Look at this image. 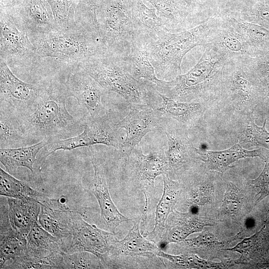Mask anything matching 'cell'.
<instances>
[{
    "instance_id": "33",
    "label": "cell",
    "mask_w": 269,
    "mask_h": 269,
    "mask_svg": "<svg viewBox=\"0 0 269 269\" xmlns=\"http://www.w3.org/2000/svg\"><path fill=\"white\" fill-rule=\"evenodd\" d=\"M162 175L164 184L163 194L156 207L154 227L149 234H153L160 228L164 227L168 216L174 210L181 192L178 182L171 179L167 172Z\"/></svg>"
},
{
    "instance_id": "38",
    "label": "cell",
    "mask_w": 269,
    "mask_h": 269,
    "mask_svg": "<svg viewBox=\"0 0 269 269\" xmlns=\"http://www.w3.org/2000/svg\"><path fill=\"white\" fill-rule=\"evenodd\" d=\"M98 0H80L75 12V21L79 27L100 37L96 16Z\"/></svg>"
},
{
    "instance_id": "40",
    "label": "cell",
    "mask_w": 269,
    "mask_h": 269,
    "mask_svg": "<svg viewBox=\"0 0 269 269\" xmlns=\"http://www.w3.org/2000/svg\"><path fill=\"white\" fill-rule=\"evenodd\" d=\"M242 190L232 182L227 184L220 213L222 216L236 217L242 214L245 203Z\"/></svg>"
},
{
    "instance_id": "48",
    "label": "cell",
    "mask_w": 269,
    "mask_h": 269,
    "mask_svg": "<svg viewBox=\"0 0 269 269\" xmlns=\"http://www.w3.org/2000/svg\"><path fill=\"white\" fill-rule=\"evenodd\" d=\"M16 0H0V6H6L11 4Z\"/></svg>"
},
{
    "instance_id": "1",
    "label": "cell",
    "mask_w": 269,
    "mask_h": 269,
    "mask_svg": "<svg viewBox=\"0 0 269 269\" xmlns=\"http://www.w3.org/2000/svg\"><path fill=\"white\" fill-rule=\"evenodd\" d=\"M37 106L31 114L20 118L22 131L30 142L67 138L78 132L79 124L68 112L69 97L65 82L54 78L40 83Z\"/></svg>"
},
{
    "instance_id": "7",
    "label": "cell",
    "mask_w": 269,
    "mask_h": 269,
    "mask_svg": "<svg viewBox=\"0 0 269 269\" xmlns=\"http://www.w3.org/2000/svg\"><path fill=\"white\" fill-rule=\"evenodd\" d=\"M96 16L100 38L112 53L124 57L136 37L131 0H98Z\"/></svg>"
},
{
    "instance_id": "5",
    "label": "cell",
    "mask_w": 269,
    "mask_h": 269,
    "mask_svg": "<svg viewBox=\"0 0 269 269\" xmlns=\"http://www.w3.org/2000/svg\"><path fill=\"white\" fill-rule=\"evenodd\" d=\"M29 38L40 58H56L70 64L109 52L99 37L83 28L53 30Z\"/></svg>"
},
{
    "instance_id": "29",
    "label": "cell",
    "mask_w": 269,
    "mask_h": 269,
    "mask_svg": "<svg viewBox=\"0 0 269 269\" xmlns=\"http://www.w3.org/2000/svg\"><path fill=\"white\" fill-rule=\"evenodd\" d=\"M0 268L22 255L26 249V237L15 231L9 222L8 211L0 208Z\"/></svg>"
},
{
    "instance_id": "10",
    "label": "cell",
    "mask_w": 269,
    "mask_h": 269,
    "mask_svg": "<svg viewBox=\"0 0 269 269\" xmlns=\"http://www.w3.org/2000/svg\"><path fill=\"white\" fill-rule=\"evenodd\" d=\"M72 236L66 253L90 252L105 264L110 254L117 251L118 239L110 233L84 221L77 212H72Z\"/></svg>"
},
{
    "instance_id": "19",
    "label": "cell",
    "mask_w": 269,
    "mask_h": 269,
    "mask_svg": "<svg viewBox=\"0 0 269 269\" xmlns=\"http://www.w3.org/2000/svg\"><path fill=\"white\" fill-rule=\"evenodd\" d=\"M157 93L161 103L156 109L163 117L173 120L187 129L198 127L201 123L206 103L179 102Z\"/></svg>"
},
{
    "instance_id": "9",
    "label": "cell",
    "mask_w": 269,
    "mask_h": 269,
    "mask_svg": "<svg viewBox=\"0 0 269 269\" xmlns=\"http://www.w3.org/2000/svg\"><path fill=\"white\" fill-rule=\"evenodd\" d=\"M0 56L8 65L28 67L38 63L40 57L27 33L20 29L9 10L0 6Z\"/></svg>"
},
{
    "instance_id": "28",
    "label": "cell",
    "mask_w": 269,
    "mask_h": 269,
    "mask_svg": "<svg viewBox=\"0 0 269 269\" xmlns=\"http://www.w3.org/2000/svg\"><path fill=\"white\" fill-rule=\"evenodd\" d=\"M172 213L174 220L169 224L166 235L161 241L160 246L171 243H182L190 234L202 231L205 226L213 225L210 220L191 212L183 213L174 209Z\"/></svg>"
},
{
    "instance_id": "12",
    "label": "cell",
    "mask_w": 269,
    "mask_h": 269,
    "mask_svg": "<svg viewBox=\"0 0 269 269\" xmlns=\"http://www.w3.org/2000/svg\"><path fill=\"white\" fill-rule=\"evenodd\" d=\"M0 101H5L16 111L19 118L32 113L37 106L40 86L18 78L8 64L0 58Z\"/></svg>"
},
{
    "instance_id": "39",
    "label": "cell",
    "mask_w": 269,
    "mask_h": 269,
    "mask_svg": "<svg viewBox=\"0 0 269 269\" xmlns=\"http://www.w3.org/2000/svg\"><path fill=\"white\" fill-rule=\"evenodd\" d=\"M266 228L264 224L261 229L249 238L244 239L240 243L232 248L226 250L236 252L241 256L234 261L236 264H247L253 260L256 255L261 252L263 241V233Z\"/></svg>"
},
{
    "instance_id": "8",
    "label": "cell",
    "mask_w": 269,
    "mask_h": 269,
    "mask_svg": "<svg viewBox=\"0 0 269 269\" xmlns=\"http://www.w3.org/2000/svg\"><path fill=\"white\" fill-rule=\"evenodd\" d=\"M83 131L76 136L50 141L44 153V158L59 150H71L79 147L103 144L120 149L123 140L117 124L110 113L97 117H89L82 124Z\"/></svg>"
},
{
    "instance_id": "42",
    "label": "cell",
    "mask_w": 269,
    "mask_h": 269,
    "mask_svg": "<svg viewBox=\"0 0 269 269\" xmlns=\"http://www.w3.org/2000/svg\"><path fill=\"white\" fill-rule=\"evenodd\" d=\"M65 269L101 268L102 262L94 254L86 251L63 254Z\"/></svg>"
},
{
    "instance_id": "3",
    "label": "cell",
    "mask_w": 269,
    "mask_h": 269,
    "mask_svg": "<svg viewBox=\"0 0 269 269\" xmlns=\"http://www.w3.org/2000/svg\"><path fill=\"white\" fill-rule=\"evenodd\" d=\"M188 72L156 88L159 93L183 102L216 101L223 69L228 58L211 46Z\"/></svg>"
},
{
    "instance_id": "31",
    "label": "cell",
    "mask_w": 269,
    "mask_h": 269,
    "mask_svg": "<svg viewBox=\"0 0 269 269\" xmlns=\"http://www.w3.org/2000/svg\"><path fill=\"white\" fill-rule=\"evenodd\" d=\"M0 195L13 198L33 200L45 206L51 205L55 200L32 189L1 168H0Z\"/></svg>"
},
{
    "instance_id": "13",
    "label": "cell",
    "mask_w": 269,
    "mask_h": 269,
    "mask_svg": "<svg viewBox=\"0 0 269 269\" xmlns=\"http://www.w3.org/2000/svg\"><path fill=\"white\" fill-rule=\"evenodd\" d=\"M71 64V70L65 81L69 97L75 98L82 107L87 110L91 117L107 113L101 101L102 96L107 92L76 64Z\"/></svg>"
},
{
    "instance_id": "22",
    "label": "cell",
    "mask_w": 269,
    "mask_h": 269,
    "mask_svg": "<svg viewBox=\"0 0 269 269\" xmlns=\"http://www.w3.org/2000/svg\"><path fill=\"white\" fill-rule=\"evenodd\" d=\"M147 44V41L143 37L137 35L128 54L122 58L133 77L138 80L145 79L153 83L156 89L162 85L164 80L158 79L156 75L149 59Z\"/></svg>"
},
{
    "instance_id": "17",
    "label": "cell",
    "mask_w": 269,
    "mask_h": 269,
    "mask_svg": "<svg viewBox=\"0 0 269 269\" xmlns=\"http://www.w3.org/2000/svg\"><path fill=\"white\" fill-rule=\"evenodd\" d=\"M161 130L167 138L165 154L169 170L183 167L197 155L188 136L187 129L173 120L164 118Z\"/></svg>"
},
{
    "instance_id": "34",
    "label": "cell",
    "mask_w": 269,
    "mask_h": 269,
    "mask_svg": "<svg viewBox=\"0 0 269 269\" xmlns=\"http://www.w3.org/2000/svg\"><path fill=\"white\" fill-rule=\"evenodd\" d=\"M248 43L254 52L269 45V30L259 24L239 18L223 16Z\"/></svg>"
},
{
    "instance_id": "24",
    "label": "cell",
    "mask_w": 269,
    "mask_h": 269,
    "mask_svg": "<svg viewBox=\"0 0 269 269\" xmlns=\"http://www.w3.org/2000/svg\"><path fill=\"white\" fill-rule=\"evenodd\" d=\"M27 245L22 256L30 259H48L64 253L60 240L44 230L37 222L26 237Z\"/></svg>"
},
{
    "instance_id": "11",
    "label": "cell",
    "mask_w": 269,
    "mask_h": 269,
    "mask_svg": "<svg viewBox=\"0 0 269 269\" xmlns=\"http://www.w3.org/2000/svg\"><path fill=\"white\" fill-rule=\"evenodd\" d=\"M2 6L8 9L18 28L29 37L57 30L47 0H16Z\"/></svg>"
},
{
    "instance_id": "43",
    "label": "cell",
    "mask_w": 269,
    "mask_h": 269,
    "mask_svg": "<svg viewBox=\"0 0 269 269\" xmlns=\"http://www.w3.org/2000/svg\"><path fill=\"white\" fill-rule=\"evenodd\" d=\"M182 242L185 243L186 246L193 248H216L223 246L224 244H226V242L219 241L213 233L206 231L202 232L195 238L185 239Z\"/></svg>"
},
{
    "instance_id": "6",
    "label": "cell",
    "mask_w": 269,
    "mask_h": 269,
    "mask_svg": "<svg viewBox=\"0 0 269 269\" xmlns=\"http://www.w3.org/2000/svg\"><path fill=\"white\" fill-rule=\"evenodd\" d=\"M261 79L244 57L228 59L225 64L216 101L241 115H251L263 94Z\"/></svg>"
},
{
    "instance_id": "18",
    "label": "cell",
    "mask_w": 269,
    "mask_h": 269,
    "mask_svg": "<svg viewBox=\"0 0 269 269\" xmlns=\"http://www.w3.org/2000/svg\"><path fill=\"white\" fill-rule=\"evenodd\" d=\"M89 147L94 169L93 192L99 205L103 223L109 230L114 233L121 223L132 220L123 215L113 202L104 169L98 161L93 147L92 146Z\"/></svg>"
},
{
    "instance_id": "21",
    "label": "cell",
    "mask_w": 269,
    "mask_h": 269,
    "mask_svg": "<svg viewBox=\"0 0 269 269\" xmlns=\"http://www.w3.org/2000/svg\"><path fill=\"white\" fill-rule=\"evenodd\" d=\"M195 150L198 155L204 157L202 160L209 169L221 173L239 159L259 157L265 161L269 155V151L264 147L250 150L243 148L239 142L229 148L220 151L203 150L196 148Z\"/></svg>"
},
{
    "instance_id": "49",
    "label": "cell",
    "mask_w": 269,
    "mask_h": 269,
    "mask_svg": "<svg viewBox=\"0 0 269 269\" xmlns=\"http://www.w3.org/2000/svg\"><path fill=\"white\" fill-rule=\"evenodd\" d=\"M191 7L193 8L194 4L196 3V0H184Z\"/></svg>"
},
{
    "instance_id": "41",
    "label": "cell",
    "mask_w": 269,
    "mask_h": 269,
    "mask_svg": "<svg viewBox=\"0 0 269 269\" xmlns=\"http://www.w3.org/2000/svg\"><path fill=\"white\" fill-rule=\"evenodd\" d=\"M63 254L43 259H30L20 256L2 269H65Z\"/></svg>"
},
{
    "instance_id": "44",
    "label": "cell",
    "mask_w": 269,
    "mask_h": 269,
    "mask_svg": "<svg viewBox=\"0 0 269 269\" xmlns=\"http://www.w3.org/2000/svg\"><path fill=\"white\" fill-rule=\"evenodd\" d=\"M265 161V165L262 173L257 178L249 182L250 186L260 189L256 196V204L269 195V155Z\"/></svg>"
},
{
    "instance_id": "47",
    "label": "cell",
    "mask_w": 269,
    "mask_h": 269,
    "mask_svg": "<svg viewBox=\"0 0 269 269\" xmlns=\"http://www.w3.org/2000/svg\"><path fill=\"white\" fill-rule=\"evenodd\" d=\"M145 205H144V211L142 213V215L141 217L142 221L143 223H144V221L146 220V213H147V197L145 194Z\"/></svg>"
},
{
    "instance_id": "35",
    "label": "cell",
    "mask_w": 269,
    "mask_h": 269,
    "mask_svg": "<svg viewBox=\"0 0 269 269\" xmlns=\"http://www.w3.org/2000/svg\"><path fill=\"white\" fill-rule=\"evenodd\" d=\"M52 10L57 30L67 32L82 28L75 21V12L80 0H47Z\"/></svg>"
},
{
    "instance_id": "27",
    "label": "cell",
    "mask_w": 269,
    "mask_h": 269,
    "mask_svg": "<svg viewBox=\"0 0 269 269\" xmlns=\"http://www.w3.org/2000/svg\"><path fill=\"white\" fill-rule=\"evenodd\" d=\"M131 12L136 35L143 37L148 43L167 31L155 9L148 7L142 0H131Z\"/></svg>"
},
{
    "instance_id": "23",
    "label": "cell",
    "mask_w": 269,
    "mask_h": 269,
    "mask_svg": "<svg viewBox=\"0 0 269 269\" xmlns=\"http://www.w3.org/2000/svg\"><path fill=\"white\" fill-rule=\"evenodd\" d=\"M72 211L67 207L50 208L41 205L38 222L50 234L62 243L65 251L72 236Z\"/></svg>"
},
{
    "instance_id": "14",
    "label": "cell",
    "mask_w": 269,
    "mask_h": 269,
    "mask_svg": "<svg viewBox=\"0 0 269 269\" xmlns=\"http://www.w3.org/2000/svg\"><path fill=\"white\" fill-rule=\"evenodd\" d=\"M163 121L162 115L154 107L143 109L130 108L127 116L117 124L126 133L120 149L122 155L127 158L146 134L161 129Z\"/></svg>"
},
{
    "instance_id": "32",
    "label": "cell",
    "mask_w": 269,
    "mask_h": 269,
    "mask_svg": "<svg viewBox=\"0 0 269 269\" xmlns=\"http://www.w3.org/2000/svg\"><path fill=\"white\" fill-rule=\"evenodd\" d=\"M140 219L134 223L126 236L117 241V251L125 256H157L161 250L154 243L143 237L139 231Z\"/></svg>"
},
{
    "instance_id": "26",
    "label": "cell",
    "mask_w": 269,
    "mask_h": 269,
    "mask_svg": "<svg viewBox=\"0 0 269 269\" xmlns=\"http://www.w3.org/2000/svg\"><path fill=\"white\" fill-rule=\"evenodd\" d=\"M8 214L12 228L24 237L38 222L40 204L31 199L7 197Z\"/></svg>"
},
{
    "instance_id": "30",
    "label": "cell",
    "mask_w": 269,
    "mask_h": 269,
    "mask_svg": "<svg viewBox=\"0 0 269 269\" xmlns=\"http://www.w3.org/2000/svg\"><path fill=\"white\" fill-rule=\"evenodd\" d=\"M49 140L43 139L28 146L0 149V161L6 171L12 175L17 168L24 167L33 171V164L38 152L44 148Z\"/></svg>"
},
{
    "instance_id": "46",
    "label": "cell",
    "mask_w": 269,
    "mask_h": 269,
    "mask_svg": "<svg viewBox=\"0 0 269 269\" xmlns=\"http://www.w3.org/2000/svg\"><path fill=\"white\" fill-rule=\"evenodd\" d=\"M262 82L264 89L267 96L269 97V76H267L262 79Z\"/></svg>"
},
{
    "instance_id": "4",
    "label": "cell",
    "mask_w": 269,
    "mask_h": 269,
    "mask_svg": "<svg viewBox=\"0 0 269 269\" xmlns=\"http://www.w3.org/2000/svg\"><path fill=\"white\" fill-rule=\"evenodd\" d=\"M209 17L187 30L164 31L148 43L149 59L158 79L165 81L174 79L181 74V63L186 54L197 46H206L210 30Z\"/></svg>"
},
{
    "instance_id": "15",
    "label": "cell",
    "mask_w": 269,
    "mask_h": 269,
    "mask_svg": "<svg viewBox=\"0 0 269 269\" xmlns=\"http://www.w3.org/2000/svg\"><path fill=\"white\" fill-rule=\"evenodd\" d=\"M209 20L210 30L206 46L215 48L228 59L254 55L248 43L226 18L214 15L210 17Z\"/></svg>"
},
{
    "instance_id": "25",
    "label": "cell",
    "mask_w": 269,
    "mask_h": 269,
    "mask_svg": "<svg viewBox=\"0 0 269 269\" xmlns=\"http://www.w3.org/2000/svg\"><path fill=\"white\" fill-rule=\"evenodd\" d=\"M0 102V148H16L28 145L16 111L9 103L5 101Z\"/></svg>"
},
{
    "instance_id": "36",
    "label": "cell",
    "mask_w": 269,
    "mask_h": 269,
    "mask_svg": "<svg viewBox=\"0 0 269 269\" xmlns=\"http://www.w3.org/2000/svg\"><path fill=\"white\" fill-rule=\"evenodd\" d=\"M157 256L167 259L178 267L185 269H225L234 264L231 261L213 262L194 254L172 255L164 253L161 250Z\"/></svg>"
},
{
    "instance_id": "2",
    "label": "cell",
    "mask_w": 269,
    "mask_h": 269,
    "mask_svg": "<svg viewBox=\"0 0 269 269\" xmlns=\"http://www.w3.org/2000/svg\"><path fill=\"white\" fill-rule=\"evenodd\" d=\"M75 64L95 79L107 93L113 92L121 96L130 108L153 107V102L157 95L154 85L133 77L122 57L109 52Z\"/></svg>"
},
{
    "instance_id": "20",
    "label": "cell",
    "mask_w": 269,
    "mask_h": 269,
    "mask_svg": "<svg viewBox=\"0 0 269 269\" xmlns=\"http://www.w3.org/2000/svg\"><path fill=\"white\" fill-rule=\"evenodd\" d=\"M138 146L133 149L127 158L132 162L136 178L153 187L155 178L169 170L165 152L154 151L145 155Z\"/></svg>"
},
{
    "instance_id": "37",
    "label": "cell",
    "mask_w": 269,
    "mask_h": 269,
    "mask_svg": "<svg viewBox=\"0 0 269 269\" xmlns=\"http://www.w3.org/2000/svg\"><path fill=\"white\" fill-rule=\"evenodd\" d=\"M267 120L262 127L256 124L251 115L247 116L243 130L238 136V142L242 146H258L269 150V133L266 129Z\"/></svg>"
},
{
    "instance_id": "16",
    "label": "cell",
    "mask_w": 269,
    "mask_h": 269,
    "mask_svg": "<svg viewBox=\"0 0 269 269\" xmlns=\"http://www.w3.org/2000/svg\"><path fill=\"white\" fill-rule=\"evenodd\" d=\"M154 6L166 30L178 32L188 30L205 20L193 12V9L184 0H145Z\"/></svg>"
},
{
    "instance_id": "45",
    "label": "cell",
    "mask_w": 269,
    "mask_h": 269,
    "mask_svg": "<svg viewBox=\"0 0 269 269\" xmlns=\"http://www.w3.org/2000/svg\"><path fill=\"white\" fill-rule=\"evenodd\" d=\"M214 187L210 183H205L195 187L191 191L190 200L197 205H203L211 201Z\"/></svg>"
}]
</instances>
